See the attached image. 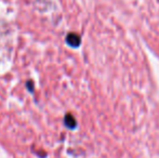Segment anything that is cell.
<instances>
[{
	"mask_svg": "<svg viewBox=\"0 0 159 158\" xmlns=\"http://www.w3.org/2000/svg\"><path fill=\"white\" fill-rule=\"evenodd\" d=\"M66 43L71 48H78L81 43V38L75 33H69L66 36Z\"/></svg>",
	"mask_w": 159,
	"mask_h": 158,
	"instance_id": "1",
	"label": "cell"
},
{
	"mask_svg": "<svg viewBox=\"0 0 159 158\" xmlns=\"http://www.w3.org/2000/svg\"><path fill=\"white\" fill-rule=\"evenodd\" d=\"M64 122H65V126L69 129H74L77 124L76 122V119L74 118V116L71 114H66L65 115V118H64Z\"/></svg>",
	"mask_w": 159,
	"mask_h": 158,
	"instance_id": "2",
	"label": "cell"
},
{
	"mask_svg": "<svg viewBox=\"0 0 159 158\" xmlns=\"http://www.w3.org/2000/svg\"><path fill=\"white\" fill-rule=\"evenodd\" d=\"M26 87H27L28 91H30V93L34 92V81L33 80H28V81L26 82Z\"/></svg>",
	"mask_w": 159,
	"mask_h": 158,
	"instance_id": "3",
	"label": "cell"
}]
</instances>
